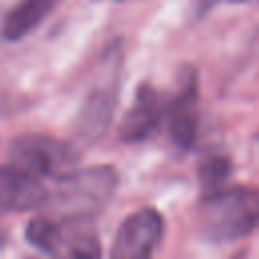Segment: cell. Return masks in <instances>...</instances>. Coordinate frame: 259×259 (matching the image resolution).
<instances>
[{
	"mask_svg": "<svg viewBox=\"0 0 259 259\" xmlns=\"http://www.w3.org/2000/svg\"><path fill=\"white\" fill-rule=\"evenodd\" d=\"M198 225L210 243H233L259 227V190L253 186H225L204 194Z\"/></svg>",
	"mask_w": 259,
	"mask_h": 259,
	"instance_id": "cell-1",
	"label": "cell"
},
{
	"mask_svg": "<svg viewBox=\"0 0 259 259\" xmlns=\"http://www.w3.org/2000/svg\"><path fill=\"white\" fill-rule=\"evenodd\" d=\"M121 63L123 53L119 42L109 45L97 63L95 77L75 117V134L87 144L101 140L111 125L119 101Z\"/></svg>",
	"mask_w": 259,
	"mask_h": 259,
	"instance_id": "cell-2",
	"label": "cell"
},
{
	"mask_svg": "<svg viewBox=\"0 0 259 259\" xmlns=\"http://www.w3.org/2000/svg\"><path fill=\"white\" fill-rule=\"evenodd\" d=\"M117 172L111 166H89L71 170L57 178V190L51 196L63 219H91L115 194Z\"/></svg>",
	"mask_w": 259,
	"mask_h": 259,
	"instance_id": "cell-3",
	"label": "cell"
},
{
	"mask_svg": "<svg viewBox=\"0 0 259 259\" xmlns=\"http://www.w3.org/2000/svg\"><path fill=\"white\" fill-rule=\"evenodd\" d=\"M77 150L47 134H22L10 142L8 164L36 178H61L75 170Z\"/></svg>",
	"mask_w": 259,
	"mask_h": 259,
	"instance_id": "cell-4",
	"label": "cell"
},
{
	"mask_svg": "<svg viewBox=\"0 0 259 259\" xmlns=\"http://www.w3.org/2000/svg\"><path fill=\"white\" fill-rule=\"evenodd\" d=\"M164 237V219L156 208H140L123 219L111 243L109 259H152Z\"/></svg>",
	"mask_w": 259,
	"mask_h": 259,
	"instance_id": "cell-5",
	"label": "cell"
},
{
	"mask_svg": "<svg viewBox=\"0 0 259 259\" xmlns=\"http://www.w3.org/2000/svg\"><path fill=\"white\" fill-rule=\"evenodd\" d=\"M166 125L174 146L192 148L198 134V79L190 67L184 69L178 91L166 103Z\"/></svg>",
	"mask_w": 259,
	"mask_h": 259,
	"instance_id": "cell-6",
	"label": "cell"
},
{
	"mask_svg": "<svg viewBox=\"0 0 259 259\" xmlns=\"http://www.w3.org/2000/svg\"><path fill=\"white\" fill-rule=\"evenodd\" d=\"M164 119H166V101L162 99V93L154 85L142 83L136 89L134 101L121 119L119 136L127 144L144 142L160 127Z\"/></svg>",
	"mask_w": 259,
	"mask_h": 259,
	"instance_id": "cell-7",
	"label": "cell"
},
{
	"mask_svg": "<svg viewBox=\"0 0 259 259\" xmlns=\"http://www.w3.org/2000/svg\"><path fill=\"white\" fill-rule=\"evenodd\" d=\"M49 202L40 178L14 166H0V212L32 210Z\"/></svg>",
	"mask_w": 259,
	"mask_h": 259,
	"instance_id": "cell-8",
	"label": "cell"
},
{
	"mask_svg": "<svg viewBox=\"0 0 259 259\" xmlns=\"http://www.w3.org/2000/svg\"><path fill=\"white\" fill-rule=\"evenodd\" d=\"M101 247L91 219H63L55 259H99Z\"/></svg>",
	"mask_w": 259,
	"mask_h": 259,
	"instance_id": "cell-9",
	"label": "cell"
},
{
	"mask_svg": "<svg viewBox=\"0 0 259 259\" xmlns=\"http://www.w3.org/2000/svg\"><path fill=\"white\" fill-rule=\"evenodd\" d=\"M53 2L49 0H20L16 6L8 10L2 22V36L6 40H20L30 34L53 10Z\"/></svg>",
	"mask_w": 259,
	"mask_h": 259,
	"instance_id": "cell-10",
	"label": "cell"
},
{
	"mask_svg": "<svg viewBox=\"0 0 259 259\" xmlns=\"http://www.w3.org/2000/svg\"><path fill=\"white\" fill-rule=\"evenodd\" d=\"M24 235H26V241L32 247H36L42 253L55 257L59 241H61V221H55V219H49V217L32 219L26 225Z\"/></svg>",
	"mask_w": 259,
	"mask_h": 259,
	"instance_id": "cell-11",
	"label": "cell"
},
{
	"mask_svg": "<svg viewBox=\"0 0 259 259\" xmlns=\"http://www.w3.org/2000/svg\"><path fill=\"white\" fill-rule=\"evenodd\" d=\"M231 160L223 154H210L204 156L198 164V180L204 190V194L217 192L227 186V178L231 176Z\"/></svg>",
	"mask_w": 259,
	"mask_h": 259,
	"instance_id": "cell-12",
	"label": "cell"
},
{
	"mask_svg": "<svg viewBox=\"0 0 259 259\" xmlns=\"http://www.w3.org/2000/svg\"><path fill=\"white\" fill-rule=\"evenodd\" d=\"M225 2H247V0H225Z\"/></svg>",
	"mask_w": 259,
	"mask_h": 259,
	"instance_id": "cell-13",
	"label": "cell"
},
{
	"mask_svg": "<svg viewBox=\"0 0 259 259\" xmlns=\"http://www.w3.org/2000/svg\"><path fill=\"white\" fill-rule=\"evenodd\" d=\"M49 2H53V4H57V2H59V0H49Z\"/></svg>",
	"mask_w": 259,
	"mask_h": 259,
	"instance_id": "cell-14",
	"label": "cell"
},
{
	"mask_svg": "<svg viewBox=\"0 0 259 259\" xmlns=\"http://www.w3.org/2000/svg\"><path fill=\"white\" fill-rule=\"evenodd\" d=\"M255 138H257V140H259V132H257V136H255Z\"/></svg>",
	"mask_w": 259,
	"mask_h": 259,
	"instance_id": "cell-15",
	"label": "cell"
}]
</instances>
